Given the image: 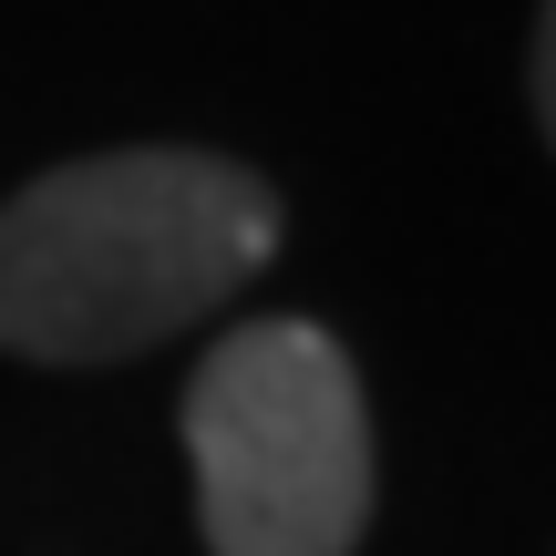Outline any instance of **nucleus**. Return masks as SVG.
<instances>
[{"label": "nucleus", "mask_w": 556, "mask_h": 556, "mask_svg": "<svg viewBox=\"0 0 556 556\" xmlns=\"http://www.w3.org/2000/svg\"><path fill=\"white\" fill-rule=\"evenodd\" d=\"M278 248V197L238 155L124 144L0 197V351L21 361H135L197 330Z\"/></svg>", "instance_id": "obj_1"}, {"label": "nucleus", "mask_w": 556, "mask_h": 556, "mask_svg": "<svg viewBox=\"0 0 556 556\" xmlns=\"http://www.w3.org/2000/svg\"><path fill=\"white\" fill-rule=\"evenodd\" d=\"M197 526L217 556H351L371 526L361 371L309 319H248L186 381Z\"/></svg>", "instance_id": "obj_2"}, {"label": "nucleus", "mask_w": 556, "mask_h": 556, "mask_svg": "<svg viewBox=\"0 0 556 556\" xmlns=\"http://www.w3.org/2000/svg\"><path fill=\"white\" fill-rule=\"evenodd\" d=\"M536 124H546V144H556V0L536 11Z\"/></svg>", "instance_id": "obj_3"}]
</instances>
